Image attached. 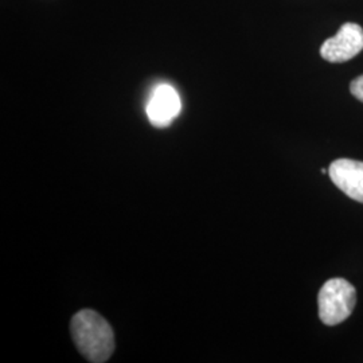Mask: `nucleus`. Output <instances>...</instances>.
<instances>
[{
  "label": "nucleus",
  "instance_id": "2",
  "mask_svg": "<svg viewBox=\"0 0 363 363\" xmlns=\"http://www.w3.org/2000/svg\"><path fill=\"white\" fill-rule=\"evenodd\" d=\"M319 318L325 325H337L351 315L357 303V291L345 279L325 281L318 295Z\"/></svg>",
  "mask_w": 363,
  "mask_h": 363
},
{
  "label": "nucleus",
  "instance_id": "3",
  "mask_svg": "<svg viewBox=\"0 0 363 363\" xmlns=\"http://www.w3.org/2000/svg\"><path fill=\"white\" fill-rule=\"evenodd\" d=\"M363 50V28L357 23H345L335 37L322 45L320 55L331 64L347 62Z\"/></svg>",
  "mask_w": 363,
  "mask_h": 363
},
{
  "label": "nucleus",
  "instance_id": "1",
  "mask_svg": "<svg viewBox=\"0 0 363 363\" xmlns=\"http://www.w3.org/2000/svg\"><path fill=\"white\" fill-rule=\"evenodd\" d=\"M72 337L79 354L91 363L106 362L115 350L113 330L99 312L82 310L70 323Z\"/></svg>",
  "mask_w": 363,
  "mask_h": 363
},
{
  "label": "nucleus",
  "instance_id": "4",
  "mask_svg": "<svg viewBox=\"0 0 363 363\" xmlns=\"http://www.w3.org/2000/svg\"><path fill=\"white\" fill-rule=\"evenodd\" d=\"M181 97L177 89L169 84H160L154 88L145 105V113L156 128H166L179 116Z\"/></svg>",
  "mask_w": 363,
  "mask_h": 363
},
{
  "label": "nucleus",
  "instance_id": "5",
  "mask_svg": "<svg viewBox=\"0 0 363 363\" xmlns=\"http://www.w3.org/2000/svg\"><path fill=\"white\" fill-rule=\"evenodd\" d=\"M328 175L340 191L363 203V162L337 159L330 164Z\"/></svg>",
  "mask_w": 363,
  "mask_h": 363
},
{
  "label": "nucleus",
  "instance_id": "6",
  "mask_svg": "<svg viewBox=\"0 0 363 363\" xmlns=\"http://www.w3.org/2000/svg\"><path fill=\"white\" fill-rule=\"evenodd\" d=\"M350 91L355 99L363 103V74L351 82Z\"/></svg>",
  "mask_w": 363,
  "mask_h": 363
}]
</instances>
